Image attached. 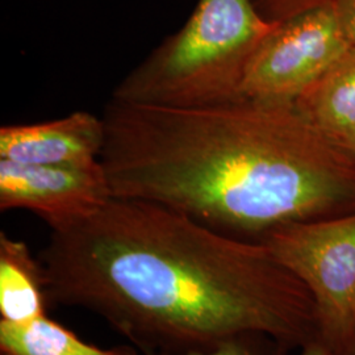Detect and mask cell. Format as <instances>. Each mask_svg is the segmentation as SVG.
Masks as SVG:
<instances>
[{"mask_svg":"<svg viewBox=\"0 0 355 355\" xmlns=\"http://www.w3.org/2000/svg\"><path fill=\"white\" fill-rule=\"evenodd\" d=\"M311 293L320 340L331 349L355 338V212L287 224L261 241Z\"/></svg>","mask_w":355,"mask_h":355,"instance_id":"277c9868","label":"cell"},{"mask_svg":"<svg viewBox=\"0 0 355 355\" xmlns=\"http://www.w3.org/2000/svg\"><path fill=\"white\" fill-rule=\"evenodd\" d=\"M38 259L49 304L99 315L144 355L208 352L248 331L291 350L320 337L311 293L263 243L159 204L112 198L53 229Z\"/></svg>","mask_w":355,"mask_h":355,"instance_id":"6da1fadb","label":"cell"},{"mask_svg":"<svg viewBox=\"0 0 355 355\" xmlns=\"http://www.w3.org/2000/svg\"><path fill=\"white\" fill-rule=\"evenodd\" d=\"M290 352V347L268 334L248 331L229 338L212 350L182 355H288Z\"/></svg>","mask_w":355,"mask_h":355,"instance_id":"8fae6325","label":"cell"},{"mask_svg":"<svg viewBox=\"0 0 355 355\" xmlns=\"http://www.w3.org/2000/svg\"><path fill=\"white\" fill-rule=\"evenodd\" d=\"M275 26L253 0H199L187 23L130 70L111 98L161 107L241 99L254 53Z\"/></svg>","mask_w":355,"mask_h":355,"instance_id":"3957f363","label":"cell"},{"mask_svg":"<svg viewBox=\"0 0 355 355\" xmlns=\"http://www.w3.org/2000/svg\"><path fill=\"white\" fill-rule=\"evenodd\" d=\"M45 271L26 242L0 233V318L24 322L48 316Z\"/></svg>","mask_w":355,"mask_h":355,"instance_id":"ba28073f","label":"cell"},{"mask_svg":"<svg viewBox=\"0 0 355 355\" xmlns=\"http://www.w3.org/2000/svg\"><path fill=\"white\" fill-rule=\"evenodd\" d=\"M114 198L102 162L26 165L0 159V209H26L51 230L94 214Z\"/></svg>","mask_w":355,"mask_h":355,"instance_id":"8992f818","label":"cell"},{"mask_svg":"<svg viewBox=\"0 0 355 355\" xmlns=\"http://www.w3.org/2000/svg\"><path fill=\"white\" fill-rule=\"evenodd\" d=\"M295 105L330 137L354 128L355 46L345 51Z\"/></svg>","mask_w":355,"mask_h":355,"instance_id":"9c48e42d","label":"cell"},{"mask_svg":"<svg viewBox=\"0 0 355 355\" xmlns=\"http://www.w3.org/2000/svg\"><path fill=\"white\" fill-rule=\"evenodd\" d=\"M101 162L114 198L159 204L229 237L355 212V161L295 103L111 101Z\"/></svg>","mask_w":355,"mask_h":355,"instance_id":"7a4b0ae2","label":"cell"},{"mask_svg":"<svg viewBox=\"0 0 355 355\" xmlns=\"http://www.w3.org/2000/svg\"><path fill=\"white\" fill-rule=\"evenodd\" d=\"M259 15L270 23H282L296 15L330 6L334 0H253Z\"/></svg>","mask_w":355,"mask_h":355,"instance_id":"7c38bea8","label":"cell"},{"mask_svg":"<svg viewBox=\"0 0 355 355\" xmlns=\"http://www.w3.org/2000/svg\"><path fill=\"white\" fill-rule=\"evenodd\" d=\"M331 352L334 353V355H355V338L353 341L343 345L341 347L331 349Z\"/></svg>","mask_w":355,"mask_h":355,"instance_id":"2e32d148","label":"cell"},{"mask_svg":"<svg viewBox=\"0 0 355 355\" xmlns=\"http://www.w3.org/2000/svg\"><path fill=\"white\" fill-rule=\"evenodd\" d=\"M104 144L103 117L87 111L0 128V159L26 165H91L101 161Z\"/></svg>","mask_w":355,"mask_h":355,"instance_id":"52a82bcc","label":"cell"},{"mask_svg":"<svg viewBox=\"0 0 355 355\" xmlns=\"http://www.w3.org/2000/svg\"><path fill=\"white\" fill-rule=\"evenodd\" d=\"M349 48L333 4L278 23L254 53L241 98L295 103Z\"/></svg>","mask_w":355,"mask_h":355,"instance_id":"5b68a950","label":"cell"},{"mask_svg":"<svg viewBox=\"0 0 355 355\" xmlns=\"http://www.w3.org/2000/svg\"><path fill=\"white\" fill-rule=\"evenodd\" d=\"M300 355H334L329 346L324 341L318 340L305 345L304 347L300 349Z\"/></svg>","mask_w":355,"mask_h":355,"instance_id":"9a60e30c","label":"cell"},{"mask_svg":"<svg viewBox=\"0 0 355 355\" xmlns=\"http://www.w3.org/2000/svg\"><path fill=\"white\" fill-rule=\"evenodd\" d=\"M0 355H137L132 346L101 349L48 316L24 322L0 321Z\"/></svg>","mask_w":355,"mask_h":355,"instance_id":"30bf717a","label":"cell"},{"mask_svg":"<svg viewBox=\"0 0 355 355\" xmlns=\"http://www.w3.org/2000/svg\"><path fill=\"white\" fill-rule=\"evenodd\" d=\"M331 139L336 141L343 150L355 161V127L346 130V132H343Z\"/></svg>","mask_w":355,"mask_h":355,"instance_id":"5bb4252c","label":"cell"},{"mask_svg":"<svg viewBox=\"0 0 355 355\" xmlns=\"http://www.w3.org/2000/svg\"><path fill=\"white\" fill-rule=\"evenodd\" d=\"M334 11L350 46H355V0H334Z\"/></svg>","mask_w":355,"mask_h":355,"instance_id":"4fadbf2b","label":"cell"}]
</instances>
